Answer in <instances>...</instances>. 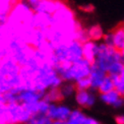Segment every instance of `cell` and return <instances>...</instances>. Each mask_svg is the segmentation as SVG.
Instances as JSON below:
<instances>
[{
    "mask_svg": "<svg viewBox=\"0 0 124 124\" xmlns=\"http://www.w3.org/2000/svg\"><path fill=\"white\" fill-rule=\"evenodd\" d=\"M54 68L59 73L63 81L75 82L82 77L90 75L92 64L85 59L81 58L75 62H59Z\"/></svg>",
    "mask_w": 124,
    "mask_h": 124,
    "instance_id": "cell-1",
    "label": "cell"
},
{
    "mask_svg": "<svg viewBox=\"0 0 124 124\" xmlns=\"http://www.w3.org/2000/svg\"><path fill=\"white\" fill-rule=\"evenodd\" d=\"M62 84L61 76L49 62L41 65L33 79V90L45 93L51 87H59Z\"/></svg>",
    "mask_w": 124,
    "mask_h": 124,
    "instance_id": "cell-2",
    "label": "cell"
},
{
    "mask_svg": "<svg viewBox=\"0 0 124 124\" xmlns=\"http://www.w3.org/2000/svg\"><path fill=\"white\" fill-rule=\"evenodd\" d=\"M117 61H122L120 51L116 50L115 48L108 47L104 43H100L98 45V54L95 64L107 72L109 66Z\"/></svg>",
    "mask_w": 124,
    "mask_h": 124,
    "instance_id": "cell-3",
    "label": "cell"
},
{
    "mask_svg": "<svg viewBox=\"0 0 124 124\" xmlns=\"http://www.w3.org/2000/svg\"><path fill=\"white\" fill-rule=\"evenodd\" d=\"M6 107L8 124H25L33 117L27 108L18 102L6 104Z\"/></svg>",
    "mask_w": 124,
    "mask_h": 124,
    "instance_id": "cell-4",
    "label": "cell"
},
{
    "mask_svg": "<svg viewBox=\"0 0 124 124\" xmlns=\"http://www.w3.org/2000/svg\"><path fill=\"white\" fill-rule=\"evenodd\" d=\"M71 109L68 106L61 104H50L47 115L52 121H62L65 122L70 116Z\"/></svg>",
    "mask_w": 124,
    "mask_h": 124,
    "instance_id": "cell-5",
    "label": "cell"
},
{
    "mask_svg": "<svg viewBox=\"0 0 124 124\" xmlns=\"http://www.w3.org/2000/svg\"><path fill=\"white\" fill-rule=\"evenodd\" d=\"M45 93L38 92L36 90H23L17 94V102L23 105H31L43 99Z\"/></svg>",
    "mask_w": 124,
    "mask_h": 124,
    "instance_id": "cell-6",
    "label": "cell"
},
{
    "mask_svg": "<svg viewBox=\"0 0 124 124\" xmlns=\"http://www.w3.org/2000/svg\"><path fill=\"white\" fill-rule=\"evenodd\" d=\"M67 61L75 62L82 58V44L77 40H72L66 43Z\"/></svg>",
    "mask_w": 124,
    "mask_h": 124,
    "instance_id": "cell-7",
    "label": "cell"
},
{
    "mask_svg": "<svg viewBox=\"0 0 124 124\" xmlns=\"http://www.w3.org/2000/svg\"><path fill=\"white\" fill-rule=\"evenodd\" d=\"M75 101L82 108H91L96 103V96L90 91H76Z\"/></svg>",
    "mask_w": 124,
    "mask_h": 124,
    "instance_id": "cell-8",
    "label": "cell"
},
{
    "mask_svg": "<svg viewBox=\"0 0 124 124\" xmlns=\"http://www.w3.org/2000/svg\"><path fill=\"white\" fill-rule=\"evenodd\" d=\"M98 44L95 41L89 40L87 42L82 44V58L89 61L91 64H94L97 54H98Z\"/></svg>",
    "mask_w": 124,
    "mask_h": 124,
    "instance_id": "cell-9",
    "label": "cell"
},
{
    "mask_svg": "<svg viewBox=\"0 0 124 124\" xmlns=\"http://www.w3.org/2000/svg\"><path fill=\"white\" fill-rule=\"evenodd\" d=\"M106 76H107V72L104 69H102L101 67H99L95 63L92 64L91 73L89 75L92 84V89L98 90V87L100 86V85L102 84V81L104 80Z\"/></svg>",
    "mask_w": 124,
    "mask_h": 124,
    "instance_id": "cell-10",
    "label": "cell"
},
{
    "mask_svg": "<svg viewBox=\"0 0 124 124\" xmlns=\"http://www.w3.org/2000/svg\"><path fill=\"white\" fill-rule=\"evenodd\" d=\"M100 99L103 103H105V104H107V105L113 106L115 108L121 107L124 104L123 98L120 96L119 93L116 92L115 90L111 91L109 93H106V94H101Z\"/></svg>",
    "mask_w": 124,
    "mask_h": 124,
    "instance_id": "cell-11",
    "label": "cell"
},
{
    "mask_svg": "<svg viewBox=\"0 0 124 124\" xmlns=\"http://www.w3.org/2000/svg\"><path fill=\"white\" fill-rule=\"evenodd\" d=\"M43 99L50 104H57V103H60L64 98L62 96L59 87H51L45 92Z\"/></svg>",
    "mask_w": 124,
    "mask_h": 124,
    "instance_id": "cell-12",
    "label": "cell"
},
{
    "mask_svg": "<svg viewBox=\"0 0 124 124\" xmlns=\"http://www.w3.org/2000/svg\"><path fill=\"white\" fill-rule=\"evenodd\" d=\"M85 114L79 109H74L70 113V116L68 117L64 124H84L85 121Z\"/></svg>",
    "mask_w": 124,
    "mask_h": 124,
    "instance_id": "cell-13",
    "label": "cell"
},
{
    "mask_svg": "<svg viewBox=\"0 0 124 124\" xmlns=\"http://www.w3.org/2000/svg\"><path fill=\"white\" fill-rule=\"evenodd\" d=\"M113 36H114V48L120 51L124 48V24L113 31Z\"/></svg>",
    "mask_w": 124,
    "mask_h": 124,
    "instance_id": "cell-14",
    "label": "cell"
},
{
    "mask_svg": "<svg viewBox=\"0 0 124 124\" xmlns=\"http://www.w3.org/2000/svg\"><path fill=\"white\" fill-rule=\"evenodd\" d=\"M87 34H89L90 40L95 41V42H98V41L102 40L103 38H104V36H105L102 28L100 27V25H98V24L92 25L90 29H87Z\"/></svg>",
    "mask_w": 124,
    "mask_h": 124,
    "instance_id": "cell-15",
    "label": "cell"
},
{
    "mask_svg": "<svg viewBox=\"0 0 124 124\" xmlns=\"http://www.w3.org/2000/svg\"><path fill=\"white\" fill-rule=\"evenodd\" d=\"M60 92L63 98H67V97H70L73 94L76 93V86H75V84L72 81H63L60 86Z\"/></svg>",
    "mask_w": 124,
    "mask_h": 124,
    "instance_id": "cell-16",
    "label": "cell"
},
{
    "mask_svg": "<svg viewBox=\"0 0 124 124\" xmlns=\"http://www.w3.org/2000/svg\"><path fill=\"white\" fill-rule=\"evenodd\" d=\"M114 82H113V79L110 75H108L104 78V80L102 81V84L100 85V86L98 87V92L100 94H106V93H109L111 91H114Z\"/></svg>",
    "mask_w": 124,
    "mask_h": 124,
    "instance_id": "cell-17",
    "label": "cell"
},
{
    "mask_svg": "<svg viewBox=\"0 0 124 124\" xmlns=\"http://www.w3.org/2000/svg\"><path fill=\"white\" fill-rule=\"evenodd\" d=\"M114 82V87L115 91L120 94L121 97H124V77L121 75H110Z\"/></svg>",
    "mask_w": 124,
    "mask_h": 124,
    "instance_id": "cell-18",
    "label": "cell"
},
{
    "mask_svg": "<svg viewBox=\"0 0 124 124\" xmlns=\"http://www.w3.org/2000/svg\"><path fill=\"white\" fill-rule=\"evenodd\" d=\"M25 124H53V121L47 115H34L30 119V121Z\"/></svg>",
    "mask_w": 124,
    "mask_h": 124,
    "instance_id": "cell-19",
    "label": "cell"
},
{
    "mask_svg": "<svg viewBox=\"0 0 124 124\" xmlns=\"http://www.w3.org/2000/svg\"><path fill=\"white\" fill-rule=\"evenodd\" d=\"M74 84L76 86V91H89L90 89H92V84L89 76L82 77V78L76 80Z\"/></svg>",
    "mask_w": 124,
    "mask_h": 124,
    "instance_id": "cell-20",
    "label": "cell"
},
{
    "mask_svg": "<svg viewBox=\"0 0 124 124\" xmlns=\"http://www.w3.org/2000/svg\"><path fill=\"white\" fill-rule=\"evenodd\" d=\"M123 66H124L123 61L114 62V63L109 66V68H108V70H107V74L108 75H118V74H120Z\"/></svg>",
    "mask_w": 124,
    "mask_h": 124,
    "instance_id": "cell-21",
    "label": "cell"
},
{
    "mask_svg": "<svg viewBox=\"0 0 124 124\" xmlns=\"http://www.w3.org/2000/svg\"><path fill=\"white\" fill-rule=\"evenodd\" d=\"M0 124H8L6 104L0 102Z\"/></svg>",
    "mask_w": 124,
    "mask_h": 124,
    "instance_id": "cell-22",
    "label": "cell"
},
{
    "mask_svg": "<svg viewBox=\"0 0 124 124\" xmlns=\"http://www.w3.org/2000/svg\"><path fill=\"white\" fill-rule=\"evenodd\" d=\"M103 43L106 44L108 47L114 48V36H113V32H110L104 36V38H103Z\"/></svg>",
    "mask_w": 124,
    "mask_h": 124,
    "instance_id": "cell-23",
    "label": "cell"
},
{
    "mask_svg": "<svg viewBox=\"0 0 124 124\" xmlns=\"http://www.w3.org/2000/svg\"><path fill=\"white\" fill-rule=\"evenodd\" d=\"M84 124H101L98 120H96L95 118H92V117H87L85 118V121Z\"/></svg>",
    "mask_w": 124,
    "mask_h": 124,
    "instance_id": "cell-24",
    "label": "cell"
},
{
    "mask_svg": "<svg viewBox=\"0 0 124 124\" xmlns=\"http://www.w3.org/2000/svg\"><path fill=\"white\" fill-rule=\"evenodd\" d=\"M115 121L117 124H124V115L121 114V115H117L115 117Z\"/></svg>",
    "mask_w": 124,
    "mask_h": 124,
    "instance_id": "cell-25",
    "label": "cell"
},
{
    "mask_svg": "<svg viewBox=\"0 0 124 124\" xmlns=\"http://www.w3.org/2000/svg\"><path fill=\"white\" fill-rule=\"evenodd\" d=\"M120 54H121V58H122V61L124 62V48H122L120 50Z\"/></svg>",
    "mask_w": 124,
    "mask_h": 124,
    "instance_id": "cell-26",
    "label": "cell"
},
{
    "mask_svg": "<svg viewBox=\"0 0 124 124\" xmlns=\"http://www.w3.org/2000/svg\"><path fill=\"white\" fill-rule=\"evenodd\" d=\"M53 124H64V122H62V121H53Z\"/></svg>",
    "mask_w": 124,
    "mask_h": 124,
    "instance_id": "cell-27",
    "label": "cell"
},
{
    "mask_svg": "<svg viewBox=\"0 0 124 124\" xmlns=\"http://www.w3.org/2000/svg\"><path fill=\"white\" fill-rule=\"evenodd\" d=\"M1 27H2V24H1V23H0V30H1Z\"/></svg>",
    "mask_w": 124,
    "mask_h": 124,
    "instance_id": "cell-28",
    "label": "cell"
},
{
    "mask_svg": "<svg viewBox=\"0 0 124 124\" xmlns=\"http://www.w3.org/2000/svg\"><path fill=\"white\" fill-rule=\"evenodd\" d=\"M122 98H123V101H124V97H122Z\"/></svg>",
    "mask_w": 124,
    "mask_h": 124,
    "instance_id": "cell-29",
    "label": "cell"
},
{
    "mask_svg": "<svg viewBox=\"0 0 124 124\" xmlns=\"http://www.w3.org/2000/svg\"><path fill=\"white\" fill-rule=\"evenodd\" d=\"M123 24H124V23H123Z\"/></svg>",
    "mask_w": 124,
    "mask_h": 124,
    "instance_id": "cell-30",
    "label": "cell"
}]
</instances>
